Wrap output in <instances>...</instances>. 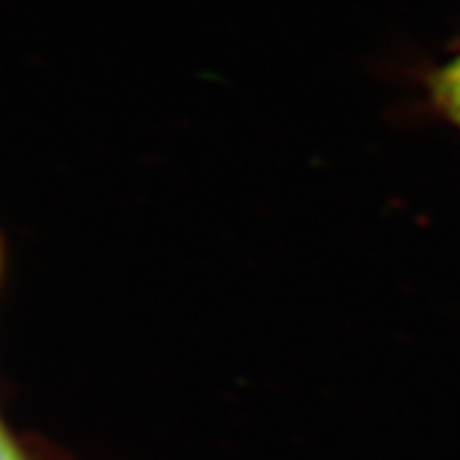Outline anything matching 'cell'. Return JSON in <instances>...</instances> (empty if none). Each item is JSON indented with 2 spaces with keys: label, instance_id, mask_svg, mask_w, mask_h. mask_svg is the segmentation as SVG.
<instances>
[{
  "label": "cell",
  "instance_id": "1",
  "mask_svg": "<svg viewBox=\"0 0 460 460\" xmlns=\"http://www.w3.org/2000/svg\"><path fill=\"white\" fill-rule=\"evenodd\" d=\"M432 90H435V98H438L445 113L450 115L456 123H460V57H456L450 65H445L438 72Z\"/></svg>",
  "mask_w": 460,
  "mask_h": 460
}]
</instances>
